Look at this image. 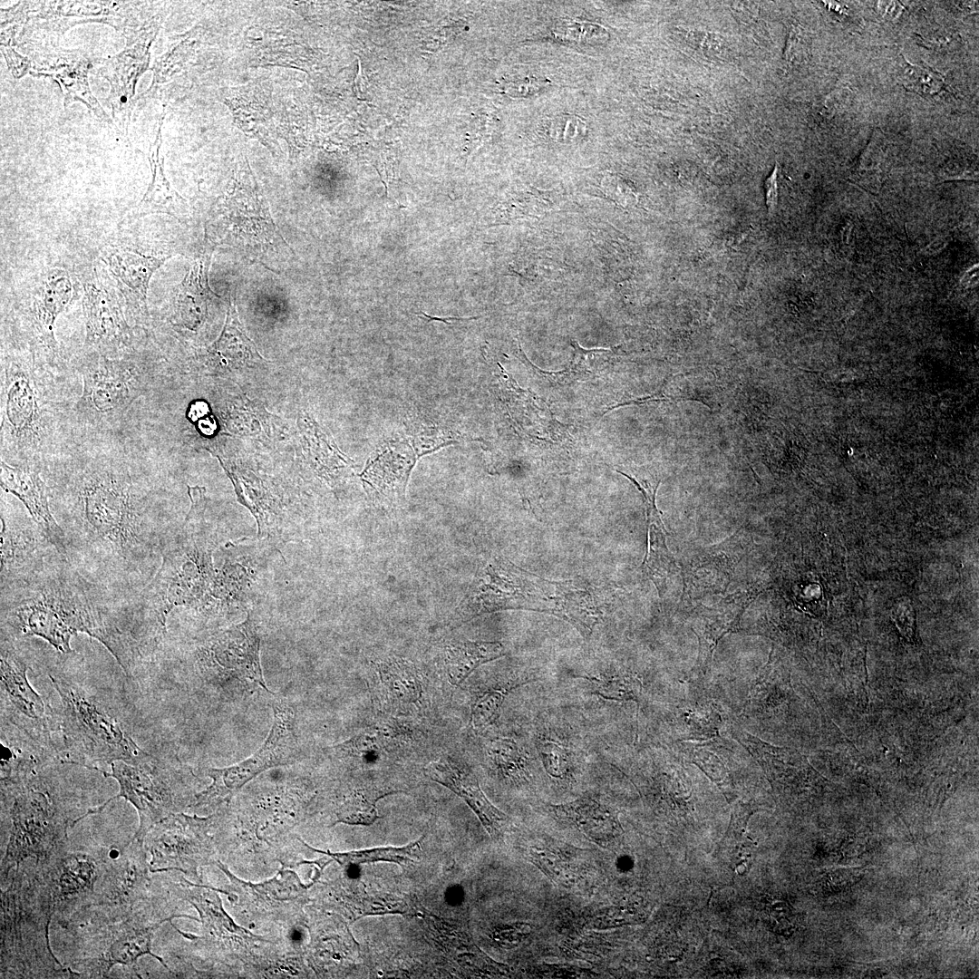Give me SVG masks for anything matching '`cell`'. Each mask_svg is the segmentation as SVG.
Instances as JSON below:
<instances>
[{
    "label": "cell",
    "instance_id": "1",
    "mask_svg": "<svg viewBox=\"0 0 979 979\" xmlns=\"http://www.w3.org/2000/svg\"><path fill=\"white\" fill-rule=\"evenodd\" d=\"M68 561L128 596L153 577L174 529L159 526L142 450L126 431L86 434L42 470Z\"/></svg>",
    "mask_w": 979,
    "mask_h": 979
},
{
    "label": "cell",
    "instance_id": "2",
    "mask_svg": "<svg viewBox=\"0 0 979 979\" xmlns=\"http://www.w3.org/2000/svg\"><path fill=\"white\" fill-rule=\"evenodd\" d=\"M1 586V637L36 636L58 652L72 638L97 639L127 675L153 653L156 634L141 594L116 592L81 573L58 552L29 577Z\"/></svg>",
    "mask_w": 979,
    "mask_h": 979
},
{
    "label": "cell",
    "instance_id": "3",
    "mask_svg": "<svg viewBox=\"0 0 979 979\" xmlns=\"http://www.w3.org/2000/svg\"><path fill=\"white\" fill-rule=\"evenodd\" d=\"M79 379L72 363L52 366L24 344L2 348L1 460L42 470L79 441Z\"/></svg>",
    "mask_w": 979,
    "mask_h": 979
},
{
    "label": "cell",
    "instance_id": "4",
    "mask_svg": "<svg viewBox=\"0 0 979 979\" xmlns=\"http://www.w3.org/2000/svg\"><path fill=\"white\" fill-rule=\"evenodd\" d=\"M187 489L189 509L183 523L164 540L161 564L141 593L146 612L164 633L174 607L201 609L216 599L218 572L212 562L216 538L205 516L206 489L189 485Z\"/></svg>",
    "mask_w": 979,
    "mask_h": 979
},
{
    "label": "cell",
    "instance_id": "5",
    "mask_svg": "<svg viewBox=\"0 0 979 979\" xmlns=\"http://www.w3.org/2000/svg\"><path fill=\"white\" fill-rule=\"evenodd\" d=\"M46 767L1 780V829L7 828L9 834L1 860V885L28 858L44 863L69 849L68 829L77 817Z\"/></svg>",
    "mask_w": 979,
    "mask_h": 979
},
{
    "label": "cell",
    "instance_id": "6",
    "mask_svg": "<svg viewBox=\"0 0 979 979\" xmlns=\"http://www.w3.org/2000/svg\"><path fill=\"white\" fill-rule=\"evenodd\" d=\"M53 916L34 863L14 868L1 885V978H79L51 950Z\"/></svg>",
    "mask_w": 979,
    "mask_h": 979
},
{
    "label": "cell",
    "instance_id": "7",
    "mask_svg": "<svg viewBox=\"0 0 979 979\" xmlns=\"http://www.w3.org/2000/svg\"><path fill=\"white\" fill-rule=\"evenodd\" d=\"M140 349L115 358L83 352L72 363L82 384L74 406L81 436L125 430L129 412L153 380Z\"/></svg>",
    "mask_w": 979,
    "mask_h": 979
},
{
    "label": "cell",
    "instance_id": "8",
    "mask_svg": "<svg viewBox=\"0 0 979 979\" xmlns=\"http://www.w3.org/2000/svg\"><path fill=\"white\" fill-rule=\"evenodd\" d=\"M60 700V727L64 746L62 763L95 770L98 764L121 761L136 763L151 755L144 751L121 722L82 686L49 674Z\"/></svg>",
    "mask_w": 979,
    "mask_h": 979
},
{
    "label": "cell",
    "instance_id": "9",
    "mask_svg": "<svg viewBox=\"0 0 979 979\" xmlns=\"http://www.w3.org/2000/svg\"><path fill=\"white\" fill-rule=\"evenodd\" d=\"M553 581L516 566L501 556L490 558L478 572L467 596L457 607L465 623L500 610H529L551 615Z\"/></svg>",
    "mask_w": 979,
    "mask_h": 979
},
{
    "label": "cell",
    "instance_id": "10",
    "mask_svg": "<svg viewBox=\"0 0 979 979\" xmlns=\"http://www.w3.org/2000/svg\"><path fill=\"white\" fill-rule=\"evenodd\" d=\"M215 231L222 243L251 252L256 257L279 255L290 250L276 226L247 162L234 178L214 218Z\"/></svg>",
    "mask_w": 979,
    "mask_h": 979
},
{
    "label": "cell",
    "instance_id": "11",
    "mask_svg": "<svg viewBox=\"0 0 979 979\" xmlns=\"http://www.w3.org/2000/svg\"><path fill=\"white\" fill-rule=\"evenodd\" d=\"M180 916H161L149 903L142 901L127 917L106 925L92 926V955L77 960L71 969L79 978H104L116 964L134 968L144 955L156 958L168 968L161 957L151 951L154 932L166 921Z\"/></svg>",
    "mask_w": 979,
    "mask_h": 979
},
{
    "label": "cell",
    "instance_id": "12",
    "mask_svg": "<svg viewBox=\"0 0 979 979\" xmlns=\"http://www.w3.org/2000/svg\"><path fill=\"white\" fill-rule=\"evenodd\" d=\"M111 768V772L102 769L95 771L115 779L119 793L101 806L88 809L75 824L87 816L100 813L113 800L124 798L134 806L139 816V827L133 838L143 842L155 823L177 813L186 805V800L178 792L176 776L153 756L136 763L114 761Z\"/></svg>",
    "mask_w": 979,
    "mask_h": 979
},
{
    "label": "cell",
    "instance_id": "13",
    "mask_svg": "<svg viewBox=\"0 0 979 979\" xmlns=\"http://www.w3.org/2000/svg\"><path fill=\"white\" fill-rule=\"evenodd\" d=\"M150 872L144 843L132 838L116 857L106 856L92 905L70 922L91 920L96 926L127 917L148 898Z\"/></svg>",
    "mask_w": 979,
    "mask_h": 979
},
{
    "label": "cell",
    "instance_id": "14",
    "mask_svg": "<svg viewBox=\"0 0 979 979\" xmlns=\"http://www.w3.org/2000/svg\"><path fill=\"white\" fill-rule=\"evenodd\" d=\"M274 721L267 738L249 758L222 769H208L211 784L195 796L193 807H209L231 797L261 772L296 761L298 742L295 712L285 701L273 703Z\"/></svg>",
    "mask_w": 979,
    "mask_h": 979
},
{
    "label": "cell",
    "instance_id": "15",
    "mask_svg": "<svg viewBox=\"0 0 979 979\" xmlns=\"http://www.w3.org/2000/svg\"><path fill=\"white\" fill-rule=\"evenodd\" d=\"M30 666L14 639L1 637V720L25 733L45 749L56 752L52 739L50 715L41 695L33 688Z\"/></svg>",
    "mask_w": 979,
    "mask_h": 979
},
{
    "label": "cell",
    "instance_id": "16",
    "mask_svg": "<svg viewBox=\"0 0 979 979\" xmlns=\"http://www.w3.org/2000/svg\"><path fill=\"white\" fill-rule=\"evenodd\" d=\"M211 821V817L177 812L155 823L143 841L150 854V873L176 869L199 880L198 868L207 864L212 853Z\"/></svg>",
    "mask_w": 979,
    "mask_h": 979
},
{
    "label": "cell",
    "instance_id": "17",
    "mask_svg": "<svg viewBox=\"0 0 979 979\" xmlns=\"http://www.w3.org/2000/svg\"><path fill=\"white\" fill-rule=\"evenodd\" d=\"M106 856L68 849L44 863L34 862L60 924L66 926L92 905Z\"/></svg>",
    "mask_w": 979,
    "mask_h": 979
},
{
    "label": "cell",
    "instance_id": "18",
    "mask_svg": "<svg viewBox=\"0 0 979 979\" xmlns=\"http://www.w3.org/2000/svg\"><path fill=\"white\" fill-rule=\"evenodd\" d=\"M109 277L94 273L83 285L84 351L111 358L141 348Z\"/></svg>",
    "mask_w": 979,
    "mask_h": 979
},
{
    "label": "cell",
    "instance_id": "19",
    "mask_svg": "<svg viewBox=\"0 0 979 979\" xmlns=\"http://www.w3.org/2000/svg\"><path fill=\"white\" fill-rule=\"evenodd\" d=\"M260 638L254 621L247 618L209 640L198 644L195 664L204 673L237 680L247 688L272 693L263 678L259 659Z\"/></svg>",
    "mask_w": 979,
    "mask_h": 979
},
{
    "label": "cell",
    "instance_id": "20",
    "mask_svg": "<svg viewBox=\"0 0 979 979\" xmlns=\"http://www.w3.org/2000/svg\"><path fill=\"white\" fill-rule=\"evenodd\" d=\"M73 296V286L69 273L58 267L48 269L35 285L30 306L23 313L25 343L23 344L52 366L69 364L60 354L54 327L57 317L69 305Z\"/></svg>",
    "mask_w": 979,
    "mask_h": 979
},
{
    "label": "cell",
    "instance_id": "21",
    "mask_svg": "<svg viewBox=\"0 0 979 979\" xmlns=\"http://www.w3.org/2000/svg\"><path fill=\"white\" fill-rule=\"evenodd\" d=\"M1 525L0 585L29 577L58 552L32 518L11 514L2 502Z\"/></svg>",
    "mask_w": 979,
    "mask_h": 979
},
{
    "label": "cell",
    "instance_id": "22",
    "mask_svg": "<svg viewBox=\"0 0 979 979\" xmlns=\"http://www.w3.org/2000/svg\"><path fill=\"white\" fill-rule=\"evenodd\" d=\"M418 460L408 441H384L371 455L360 474L368 496L383 504L403 502L412 470Z\"/></svg>",
    "mask_w": 979,
    "mask_h": 979
},
{
    "label": "cell",
    "instance_id": "23",
    "mask_svg": "<svg viewBox=\"0 0 979 979\" xmlns=\"http://www.w3.org/2000/svg\"><path fill=\"white\" fill-rule=\"evenodd\" d=\"M0 470L1 489L23 503L49 542L67 559L65 537L52 512L42 470L29 465H10L4 460H0Z\"/></svg>",
    "mask_w": 979,
    "mask_h": 979
},
{
    "label": "cell",
    "instance_id": "24",
    "mask_svg": "<svg viewBox=\"0 0 979 979\" xmlns=\"http://www.w3.org/2000/svg\"><path fill=\"white\" fill-rule=\"evenodd\" d=\"M211 254L212 248H204L177 286L170 312V322L174 326L197 332L206 322L209 305L218 297L208 284Z\"/></svg>",
    "mask_w": 979,
    "mask_h": 979
},
{
    "label": "cell",
    "instance_id": "25",
    "mask_svg": "<svg viewBox=\"0 0 979 979\" xmlns=\"http://www.w3.org/2000/svg\"><path fill=\"white\" fill-rule=\"evenodd\" d=\"M427 776L460 796L475 812L492 838H499L507 816L492 805L481 790L477 778L467 768L449 757L431 761L425 769Z\"/></svg>",
    "mask_w": 979,
    "mask_h": 979
},
{
    "label": "cell",
    "instance_id": "26",
    "mask_svg": "<svg viewBox=\"0 0 979 979\" xmlns=\"http://www.w3.org/2000/svg\"><path fill=\"white\" fill-rule=\"evenodd\" d=\"M150 38L140 40L132 47L112 57L106 65L105 77L111 84L110 101L118 128L128 134L137 79L148 65Z\"/></svg>",
    "mask_w": 979,
    "mask_h": 979
},
{
    "label": "cell",
    "instance_id": "27",
    "mask_svg": "<svg viewBox=\"0 0 979 979\" xmlns=\"http://www.w3.org/2000/svg\"><path fill=\"white\" fill-rule=\"evenodd\" d=\"M170 257L145 255L123 247L109 248L103 253L102 259L112 276L134 295L141 328L149 315L147 295L150 278Z\"/></svg>",
    "mask_w": 979,
    "mask_h": 979
},
{
    "label": "cell",
    "instance_id": "28",
    "mask_svg": "<svg viewBox=\"0 0 979 979\" xmlns=\"http://www.w3.org/2000/svg\"><path fill=\"white\" fill-rule=\"evenodd\" d=\"M657 486L645 484L638 488L646 510L647 547L642 563L643 572L655 585L661 595L665 580L674 574L678 567L666 542V530L661 519V512L656 507Z\"/></svg>",
    "mask_w": 979,
    "mask_h": 979
},
{
    "label": "cell",
    "instance_id": "29",
    "mask_svg": "<svg viewBox=\"0 0 979 979\" xmlns=\"http://www.w3.org/2000/svg\"><path fill=\"white\" fill-rule=\"evenodd\" d=\"M550 600L551 615L571 624L586 639L603 616L596 596L582 580L553 581Z\"/></svg>",
    "mask_w": 979,
    "mask_h": 979
},
{
    "label": "cell",
    "instance_id": "30",
    "mask_svg": "<svg viewBox=\"0 0 979 979\" xmlns=\"http://www.w3.org/2000/svg\"><path fill=\"white\" fill-rule=\"evenodd\" d=\"M203 358L209 365L228 369L252 367L268 362L247 336L233 302L228 306L219 337L208 347Z\"/></svg>",
    "mask_w": 979,
    "mask_h": 979
},
{
    "label": "cell",
    "instance_id": "31",
    "mask_svg": "<svg viewBox=\"0 0 979 979\" xmlns=\"http://www.w3.org/2000/svg\"><path fill=\"white\" fill-rule=\"evenodd\" d=\"M755 597L751 595H731L711 607H704L698 614V630H694L700 642V658L704 664L710 661L719 640L737 625L748 606Z\"/></svg>",
    "mask_w": 979,
    "mask_h": 979
},
{
    "label": "cell",
    "instance_id": "32",
    "mask_svg": "<svg viewBox=\"0 0 979 979\" xmlns=\"http://www.w3.org/2000/svg\"><path fill=\"white\" fill-rule=\"evenodd\" d=\"M551 809L558 819L570 822L600 846L610 843L618 835L616 816L607 807L592 799L582 798L551 806Z\"/></svg>",
    "mask_w": 979,
    "mask_h": 979
},
{
    "label": "cell",
    "instance_id": "33",
    "mask_svg": "<svg viewBox=\"0 0 979 979\" xmlns=\"http://www.w3.org/2000/svg\"><path fill=\"white\" fill-rule=\"evenodd\" d=\"M164 115L160 119L157 133L150 143L148 159L151 170V180L141 202L137 206L139 215L161 213L178 217L187 207L184 199L172 189L163 169V157L160 155L161 125Z\"/></svg>",
    "mask_w": 979,
    "mask_h": 979
},
{
    "label": "cell",
    "instance_id": "34",
    "mask_svg": "<svg viewBox=\"0 0 979 979\" xmlns=\"http://www.w3.org/2000/svg\"><path fill=\"white\" fill-rule=\"evenodd\" d=\"M505 655L499 642L464 641L450 645L445 650L444 664L448 680L459 685L477 667Z\"/></svg>",
    "mask_w": 979,
    "mask_h": 979
},
{
    "label": "cell",
    "instance_id": "35",
    "mask_svg": "<svg viewBox=\"0 0 979 979\" xmlns=\"http://www.w3.org/2000/svg\"><path fill=\"white\" fill-rule=\"evenodd\" d=\"M88 68L86 62H73L39 72V73L49 75L59 83L64 95L65 105L75 100L82 101L101 121L108 122V116L91 92L87 76Z\"/></svg>",
    "mask_w": 979,
    "mask_h": 979
},
{
    "label": "cell",
    "instance_id": "36",
    "mask_svg": "<svg viewBox=\"0 0 979 979\" xmlns=\"http://www.w3.org/2000/svg\"><path fill=\"white\" fill-rule=\"evenodd\" d=\"M237 887L251 894L252 899L262 903L267 907H276L280 904L303 903L306 887H304L296 873L285 872L279 878L253 885L239 880L233 881Z\"/></svg>",
    "mask_w": 979,
    "mask_h": 979
},
{
    "label": "cell",
    "instance_id": "37",
    "mask_svg": "<svg viewBox=\"0 0 979 979\" xmlns=\"http://www.w3.org/2000/svg\"><path fill=\"white\" fill-rule=\"evenodd\" d=\"M407 441L414 450L418 459L448 445L460 442L464 438L458 431L451 427L413 416L405 423Z\"/></svg>",
    "mask_w": 979,
    "mask_h": 979
},
{
    "label": "cell",
    "instance_id": "38",
    "mask_svg": "<svg viewBox=\"0 0 979 979\" xmlns=\"http://www.w3.org/2000/svg\"><path fill=\"white\" fill-rule=\"evenodd\" d=\"M422 838L415 842L407 845L406 847L375 848L372 849L351 851L345 853L321 851L315 849L309 846L308 848L312 850H315L317 852L329 856L344 868L379 861L393 862L399 864L401 867H406L412 865L418 859V854L420 852Z\"/></svg>",
    "mask_w": 979,
    "mask_h": 979
},
{
    "label": "cell",
    "instance_id": "39",
    "mask_svg": "<svg viewBox=\"0 0 979 979\" xmlns=\"http://www.w3.org/2000/svg\"><path fill=\"white\" fill-rule=\"evenodd\" d=\"M397 791H385L377 788L361 789L347 797L337 812V822L354 825H371L378 818L376 802L379 799Z\"/></svg>",
    "mask_w": 979,
    "mask_h": 979
},
{
    "label": "cell",
    "instance_id": "40",
    "mask_svg": "<svg viewBox=\"0 0 979 979\" xmlns=\"http://www.w3.org/2000/svg\"><path fill=\"white\" fill-rule=\"evenodd\" d=\"M902 85L907 91L921 96H933L945 88L944 76L926 63L915 64L905 60L901 76Z\"/></svg>",
    "mask_w": 979,
    "mask_h": 979
},
{
    "label": "cell",
    "instance_id": "41",
    "mask_svg": "<svg viewBox=\"0 0 979 979\" xmlns=\"http://www.w3.org/2000/svg\"><path fill=\"white\" fill-rule=\"evenodd\" d=\"M520 684L491 689L478 694L471 705L473 726L481 728L491 723L499 716L500 706L507 693Z\"/></svg>",
    "mask_w": 979,
    "mask_h": 979
},
{
    "label": "cell",
    "instance_id": "42",
    "mask_svg": "<svg viewBox=\"0 0 979 979\" xmlns=\"http://www.w3.org/2000/svg\"><path fill=\"white\" fill-rule=\"evenodd\" d=\"M597 695L610 700L634 699L640 690V683L628 676L586 677Z\"/></svg>",
    "mask_w": 979,
    "mask_h": 979
},
{
    "label": "cell",
    "instance_id": "43",
    "mask_svg": "<svg viewBox=\"0 0 979 979\" xmlns=\"http://www.w3.org/2000/svg\"><path fill=\"white\" fill-rule=\"evenodd\" d=\"M547 131L550 139L560 143L579 142L587 135L585 121L571 114L553 118L548 124Z\"/></svg>",
    "mask_w": 979,
    "mask_h": 979
},
{
    "label": "cell",
    "instance_id": "44",
    "mask_svg": "<svg viewBox=\"0 0 979 979\" xmlns=\"http://www.w3.org/2000/svg\"><path fill=\"white\" fill-rule=\"evenodd\" d=\"M571 346L574 354L567 369L574 379L578 378L580 374L591 373L597 365L604 362V358L610 354L609 349H584L574 340H571Z\"/></svg>",
    "mask_w": 979,
    "mask_h": 979
},
{
    "label": "cell",
    "instance_id": "45",
    "mask_svg": "<svg viewBox=\"0 0 979 979\" xmlns=\"http://www.w3.org/2000/svg\"><path fill=\"white\" fill-rule=\"evenodd\" d=\"M538 753L549 775L560 778L567 773L569 757L563 746L554 742H544L538 745Z\"/></svg>",
    "mask_w": 979,
    "mask_h": 979
},
{
    "label": "cell",
    "instance_id": "46",
    "mask_svg": "<svg viewBox=\"0 0 979 979\" xmlns=\"http://www.w3.org/2000/svg\"><path fill=\"white\" fill-rule=\"evenodd\" d=\"M193 42L187 39H182L177 44L176 48H171L165 55H163L154 66L155 82H160L170 77L172 73L179 71V68L184 61H186L188 53L190 52Z\"/></svg>",
    "mask_w": 979,
    "mask_h": 979
},
{
    "label": "cell",
    "instance_id": "47",
    "mask_svg": "<svg viewBox=\"0 0 979 979\" xmlns=\"http://www.w3.org/2000/svg\"><path fill=\"white\" fill-rule=\"evenodd\" d=\"M554 32L557 38L578 43L600 41L606 33L603 27L597 24L582 22H565L559 24Z\"/></svg>",
    "mask_w": 979,
    "mask_h": 979
},
{
    "label": "cell",
    "instance_id": "48",
    "mask_svg": "<svg viewBox=\"0 0 979 979\" xmlns=\"http://www.w3.org/2000/svg\"><path fill=\"white\" fill-rule=\"evenodd\" d=\"M548 81L537 76H527L507 84V92L512 96H530L544 89Z\"/></svg>",
    "mask_w": 979,
    "mask_h": 979
},
{
    "label": "cell",
    "instance_id": "49",
    "mask_svg": "<svg viewBox=\"0 0 979 979\" xmlns=\"http://www.w3.org/2000/svg\"><path fill=\"white\" fill-rule=\"evenodd\" d=\"M1 46L2 52L5 57L7 64L14 77H22L29 70L30 62L25 57L19 55L15 50L10 48L9 46L4 44H2Z\"/></svg>",
    "mask_w": 979,
    "mask_h": 979
},
{
    "label": "cell",
    "instance_id": "50",
    "mask_svg": "<svg viewBox=\"0 0 979 979\" xmlns=\"http://www.w3.org/2000/svg\"><path fill=\"white\" fill-rule=\"evenodd\" d=\"M765 199L768 213L772 215L778 205V165L764 181Z\"/></svg>",
    "mask_w": 979,
    "mask_h": 979
},
{
    "label": "cell",
    "instance_id": "51",
    "mask_svg": "<svg viewBox=\"0 0 979 979\" xmlns=\"http://www.w3.org/2000/svg\"><path fill=\"white\" fill-rule=\"evenodd\" d=\"M417 315H421L420 317L422 319L425 320L427 323H429L431 321H442L446 325H450L451 324L450 321H468V320L478 319L480 317V316H474V317H456V316L441 317V316L440 317V316H436V315H428V314H426V313H424L422 311L418 313Z\"/></svg>",
    "mask_w": 979,
    "mask_h": 979
}]
</instances>
